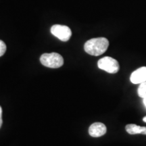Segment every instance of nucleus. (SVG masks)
<instances>
[{"label":"nucleus","mask_w":146,"mask_h":146,"mask_svg":"<svg viewBox=\"0 0 146 146\" xmlns=\"http://www.w3.org/2000/svg\"><path fill=\"white\" fill-rule=\"evenodd\" d=\"M98 68L101 70L106 71L107 72L114 74L118 72L120 66L116 60L111 57H104L100 59L98 62Z\"/></svg>","instance_id":"3"},{"label":"nucleus","mask_w":146,"mask_h":146,"mask_svg":"<svg viewBox=\"0 0 146 146\" xmlns=\"http://www.w3.org/2000/svg\"><path fill=\"white\" fill-rule=\"evenodd\" d=\"M40 62L45 66L52 68H58L64 64L62 56L58 53L43 54L40 58Z\"/></svg>","instance_id":"2"},{"label":"nucleus","mask_w":146,"mask_h":146,"mask_svg":"<svg viewBox=\"0 0 146 146\" xmlns=\"http://www.w3.org/2000/svg\"><path fill=\"white\" fill-rule=\"evenodd\" d=\"M2 123H3V120H2V108H1V107L0 106V128H1V125H2Z\"/></svg>","instance_id":"10"},{"label":"nucleus","mask_w":146,"mask_h":146,"mask_svg":"<svg viewBox=\"0 0 146 146\" xmlns=\"http://www.w3.org/2000/svg\"><path fill=\"white\" fill-rule=\"evenodd\" d=\"M106 131V127L102 123H95L89 128V134L93 137H99L104 135Z\"/></svg>","instance_id":"5"},{"label":"nucleus","mask_w":146,"mask_h":146,"mask_svg":"<svg viewBox=\"0 0 146 146\" xmlns=\"http://www.w3.org/2000/svg\"><path fill=\"white\" fill-rule=\"evenodd\" d=\"M5 51H6V45L4 42L0 40V57L5 54Z\"/></svg>","instance_id":"9"},{"label":"nucleus","mask_w":146,"mask_h":146,"mask_svg":"<svg viewBox=\"0 0 146 146\" xmlns=\"http://www.w3.org/2000/svg\"><path fill=\"white\" fill-rule=\"evenodd\" d=\"M125 129L127 132L131 135H146V127H140L135 124H129L126 126Z\"/></svg>","instance_id":"7"},{"label":"nucleus","mask_w":146,"mask_h":146,"mask_svg":"<svg viewBox=\"0 0 146 146\" xmlns=\"http://www.w3.org/2000/svg\"><path fill=\"white\" fill-rule=\"evenodd\" d=\"M51 33L62 41H67L72 35V31L68 27L65 25H55L51 28Z\"/></svg>","instance_id":"4"},{"label":"nucleus","mask_w":146,"mask_h":146,"mask_svg":"<svg viewBox=\"0 0 146 146\" xmlns=\"http://www.w3.org/2000/svg\"><path fill=\"white\" fill-rule=\"evenodd\" d=\"M109 46V41L106 38L98 37L89 39L85 43L84 49L87 54L98 56L103 54Z\"/></svg>","instance_id":"1"},{"label":"nucleus","mask_w":146,"mask_h":146,"mask_svg":"<svg viewBox=\"0 0 146 146\" xmlns=\"http://www.w3.org/2000/svg\"><path fill=\"white\" fill-rule=\"evenodd\" d=\"M130 80L133 84H141L146 81V67L138 68L131 74Z\"/></svg>","instance_id":"6"},{"label":"nucleus","mask_w":146,"mask_h":146,"mask_svg":"<svg viewBox=\"0 0 146 146\" xmlns=\"http://www.w3.org/2000/svg\"><path fill=\"white\" fill-rule=\"evenodd\" d=\"M143 103H144V104H145V107H146V98H143Z\"/></svg>","instance_id":"11"},{"label":"nucleus","mask_w":146,"mask_h":146,"mask_svg":"<svg viewBox=\"0 0 146 146\" xmlns=\"http://www.w3.org/2000/svg\"><path fill=\"white\" fill-rule=\"evenodd\" d=\"M138 95L140 98H146V81L140 84L138 88Z\"/></svg>","instance_id":"8"},{"label":"nucleus","mask_w":146,"mask_h":146,"mask_svg":"<svg viewBox=\"0 0 146 146\" xmlns=\"http://www.w3.org/2000/svg\"><path fill=\"white\" fill-rule=\"evenodd\" d=\"M143 120L144 122H145V123H146V116L143 118Z\"/></svg>","instance_id":"12"}]
</instances>
